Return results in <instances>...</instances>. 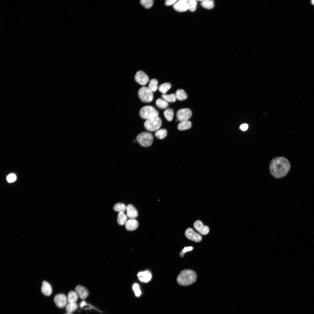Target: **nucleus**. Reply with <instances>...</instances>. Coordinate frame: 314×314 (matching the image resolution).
<instances>
[{"label": "nucleus", "mask_w": 314, "mask_h": 314, "mask_svg": "<svg viewBox=\"0 0 314 314\" xmlns=\"http://www.w3.org/2000/svg\"><path fill=\"white\" fill-rule=\"evenodd\" d=\"M290 164L287 159L283 157H277L271 161L269 168L270 174L277 179L286 176L290 168Z\"/></svg>", "instance_id": "nucleus-1"}, {"label": "nucleus", "mask_w": 314, "mask_h": 314, "mask_svg": "<svg viewBox=\"0 0 314 314\" xmlns=\"http://www.w3.org/2000/svg\"><path fill=\"white\" fill-rule=\"evenodd\" d=\"M197 279V275L193 270H185L182 271L177 278L178 283L180 285L186 286L195 282Z\"/></svg>", "instance_id": "nucleus-2"}, {"label": "nucleus", "mask_w": 314, "mask_h": 314, "mask_svg": "<svg viewBox=\"0 0 314 314\" xmlns=\"http://www.w3.org/2000/svg\"><path fill=\"white\" fill-rule=\"evenodd\" d=\"M136 140L142 146L147 147L150 146L152 144L153 137L151 133L143 132L137 135Z\"/></svg>", "instance_id": "nucleus-3"}, {"label": "nucleus", "mask_w": 314, "mask_h": 314, "mask_svg": "<svg viewBox=\"0 0 314 314\" xmlns=\"http://www.w3.org/2000/svg\"><path fill=\"white\" fill-rule=\"evenodd\" d=\"M161 124V120L157 116L146 120L144 122V126L147 130L154 131L159 129Z\"/></svg>", "instance_id": "nucleus-4"}, {"label": "nucleus", "mask_w": 314, "mask_h": 314, "mask_svg": "<svg viewBox=\"0 0 314 314\" xmlns=\"http://www.w3.org/2000/svg\"><path fill=\"white\" fill-rule=\"evenodd\" d=\"M139 114L142 118L148 119L158 116V112L153 106H146L142 107L140 110Z\"/></svg>", "instance_id": "nucleus-5"}, {"label": "nucleus", "mask_w": 314, "mask_h": 314, "mask_svg": "<svg viewBox=\"0 0 314 314\" xmlns=\"http://www.w3.org/2000/svg\"><path fill=\"white\" fill-rule=\"evenodd\" d=\"M153 92L148 87H142L139 89L138 94L142 101L147 103L152 101L153 99Z\"/></svg>", "instance_id": "nucleus-6"}, {"label": "nucleus", "mask_w": 314, "mask_h": 314, "mask_svg": "<svg viewBox=\"0 0 314 314\" xmlns=\"http://www.w3.org/2000/svg\"><path fill=\"white\" fill-rule=\"evenodd\" d=\"M192 115V112L189 109L184 108L178 110L176 114V117L178 121L181 122L188 120Z\"/></svg>", "instance_id": "nucleus-7"}, {"label": "nucleus", "mask_w": 314, "mask_h": 314, "mask_svg": "<svg viewBox=\"0 0 314 314\" xmlns=\"http://www.w3.org/2000/svg\"><path fill=\"white\" fill-rule=\"evenodd\" d=\"M185 236L188 239L196 242H200L202 240V237L198 233L195 232L191 228L187 229L185 232Z\"/></svg>", "instance_id": "nucleus-8"}, {"label": "nucleus", "mask_w": 314, "mask_h": 314, "mask_svg": "<svg viewBox=\"0 0 314 314\" xmlns=\"http://www.w3.org/2000/svg\"><path fill=\"white\" fill-rule=\"evenodd\" d=\"M53 300L56 306L60 308L65 307L67 304V297L65 295L63 294L56 295Z\"/></svg>", "instance_id": "nucleus-9"}, {"label": "nucleus", "mask_w": 314, "mask_h": 314, "mask_svg": "<svg viewBox=\"0 0 314 314\" xmlns=\"http://www.w3.org/2000/svg\"><path fill=\"white\" fill-rule=\"evenodd\" d=\"M135 79L138 83L142 85L146 84L149 80L148 76L144 72L140 70L136 72Z\"/></svg>", "instance_id": "nucleus-10"}, {"label": "nucleus", "mask_w": 314, "mask_h": 314, "mask_svg": "<svg viewBox=\"0 0 314 314\" xmlns=\"http://www.w3.org/2000/svg\"><path fill=\"white\" fill-rule=\"evenodd\" d=\"M193 226L195 229L202 235H206L209 231L208 227L204 225L200 220H197L195 221L194 223Z\"/></svg>", "instance_id": "nucleus-11"}, {"label": "nucleus", "mask_w": 314, "mask_h": 314, "mask_svg": "<svg viewBox=\"0 0 314 314\" xmlns=\"http://www.w3.org/2000/svg\"><path fill=\"white\" fill-rule=\"evenodd\" d=\"M188 0H181L178 1L173 5V8L176 11L183 12L188 9L187 2Z\"/></svg>", "instance_id": "nucleus-12"}, {"label": "nucleus", "mask_w": 314, "mask_h": 314, "mask_svg": "<svg viewBox=\"0 0 314 314\" xmlns=\"http://www.w3.org/2000/svg\"><path fill=\"white\" fill-rule=\"evenodd\" d=\"M137 276L140 281L143 283H147L151 280L152 274L149 271L147 270L139 272L137 274Z\"/></svg>", "instance_id": "nucleus-13"}, {"label": "nucleus", "mask_w": 314, "mask_h": 314, "mask_svg": "<svg viewBox=\"0 0 314 314\" xmlns=\"http://www.w3.org/2000/svg\"><path fill=\"white\" fill-rule=\"evenodd\" d=\"M75 290L78 296L82 299H86L89 295L87 289L81 286H77L75 288Z\"/></svg>", "instance_id": "nucleus-14"}, {"label": "nucleus", "mask_w": 314, "mask_h": 314, "mask_svg": "<svg viewBox=\"0 0 314 314\" xmlns=\"http://www.w3.org/2000/svg\"><path fill=\"white\" fill-rule=\"evenodd\" d=\"M126 216L130 219H135L138 215L136 209L131 204L128 205L126 207Z\"/></svg>", "instance_id": "nucleus-15"}, {"label": "nucleus", "mask_w": 314, "mask_h": 314, "mask_svg": "<svg viewBox=\"0 0 314 314\" xmlns=\"http://www.w3.org/2000/svg\"><path fill=\"white\" fill-rule=\"evenodd\" d=\"M125 224L126 229L130 231H133L138 227V221L135 219H130L127 221Z\"/></svg>", "instance_id": "nucleus-16"}, {"label": "nucleus", "mask_w": 314, "mask_h": 314, "mask_svg": "<svg viewBox=\"0 0 314 314\" xmlns=\"http://www.w3.org/2000/svg\"><path fill=\"white\" fill-rule=\"evenodd\" d=\"M41 290L42 293L47 296H50L52 292L51 286L48 282L45 281L42 282Z\"/></svg>", "instance_id": "nucleus-17"}, {"label": "nucleus", "mask_w": 314, "mask_h": 314, "mask_svg": "<svg viewBox=\"0 0 314 314\" xmlns=\"http://www.w3.org/2000/svg\"><path fill=\"white\" fill-rule=\"evenodd\" d=\"M192 126L191 122L188 120L180 122L178 124L177 128L180 131H183L189 129Z\"/></svg>", "instance_id": "nucleus-18"}, {"label": "nucleus", "mask_w": 314, "mask_h": 314, "mask_svg": "<svg viewBox=\"0 0 314 314\" xmlns=\"http://www.w3.org/2000/svg\"><path fill=\"white\" fill-rule=\"evenodd\" d=\"M78 296L75 291H71L68 295L67 297L68 303H75L77 301Z\"/></svg>", "instance_id": "nucleus-19"}, {"label": "nucleus", "mask_w": 314, "mask_h": 314, "mask_svg": "<svg viewBox=\"0 0 314 314\" xmlns=\"http://www.w3.org/2000/svg\"><path fill=\"white\" fill-rule=\"evenodd\" d=\"M175 96L176 99L179 101H182L186 99L187 95L185 91L181 89H179L176 92Z\"/></svg>", "instance_id": "nucleus-20"}, {"label": "nucleus", "mask_w": 314, "mask_h": 314, "mask_svg": "<svg viewBox=\"0 0 314 314\" xmlns=\"http://www.w3.org/2000/svg\"><path fill=\"white\" fill-rule=\"evenodd\" d=\"M127 217L124 212L119 213L117 218V222L118 224L121 225H123L125 224L127 220Z\"/></svg>", "instance_id": "nucleus-21"}, {"label": "nucleus", "mask_w": 314, "mask_h": 314, "mask_svg": "<svg viewBox=\"0 0 314 314\" xmlns=\"http://www.w3.org/2000/svg\"><path fill=\"white\" fill-rule=\"evenodd\" d=\"M162 98L168 102H174L175 101L176 98L175 94H162Z\"/></svg>", "instance_id": "nucleus-22"}, {"label": "nucleus", "mask_w": 314, "mask_h": 314, "mask_svg": "<svg viewBox=\"0 0 314 314\" xmlns=\"http://www.w3.org/2000/svg\"><path fill=\"white\" fill-rule=\"evenodd\" d=\"M171 85L169 83H165L160 85L158 88L159 91L163 94H165L170 88Z\"/></svg>", "instance_id": "nucleus-23"}, {"label": "nucleus", "mask_w": 314, "mask_h": 314, "mask_svg": "<svg viewBox=\"0 0 314 314\" xmlns=\"http://www.w3.org/2000/svg\"><path fill=\"white\" fill-rule=\"evenodd\" d=\"M167 132L165 129H159L157 130L155 133V136L158 139H162L165 138L167 136Z\"/></svg>", "instance_id": "nucleus-24"}, {"label": "nucleus", "mask_w": 314, "mask_h": 314, "mask_svg": "<svg viewBox=\"0 0 314 314\" xmlns=\"http://www.w3.org/2000/svg\"><path fill=\"white\" fill-rule=\"evenodd\" d=\"M163 114L167 121H171L172 120L174 116V112L172 109L170 108L166 109L163 112Z\"/></svg>", "instance_id": "nucleus-25"}, {"label": "nucleus", "mask_w": 314, "mask_h": 314, "mask_svg": "<svg viewBox=\"0 0 314 314\" xmlns=\"http://www.w3.org/2000/svg\"><path fill=\"white\" fill-rule=\"evenodd\" d=\"M126 206L124 204L122 203H117L115 204L113 207V210L119 213L124 212L126 210Z\"/></svg>", "instance_id": "nucleus-26"}, {"label": "nucleus", "mask_w": 314, "mask_h": 314, "mask_svg": "<svg viewBox=\"0 0 314 314\" xmlns=\"http://www.w3.org/2000/svg\"><path fill=\"white\" fill-rule=\"evenodd\" d=\"M158 81L154 78L150 80L148 85V88L152 92L156 91L158 88Z\"/></svg>", "instance_id": "nucleus-27"}, {"label": "nucleus", "mask_w": 314, "mask_h": 314, "mask_svg": "<svg viewBox=\"0 0 314 314\" xmlns=\"http://www.w3.org/2000/svg\"><path fill=\"white\" fill-rule=\"evenodd\" d=\"M201 4L204 8L208 9H212L214 6L213 1L211 0H202Z\"/></svg>", "instance_id": "nucleus-28"}, {"label": "nucleus", "mask_w": 314, "mask_h": 314, "mask_svg": "<svg viewBox=\"0 0 314 314\" xmlns=\"http://www.w3.org/2000/svg\"><path fill=\"white\" fill-rule=\"evenodd\" d=\"M156 104L158 107L161 109H165L168 106V103L161 98H158L156 100Z\"/></svg>", "instance_id": "nucleus-29"}, {"label": "nucleus", "mask_w": 314, "mask_h": 314, "mask_svg": "<svg viewBox=\"0 0 314 314\" xmlns=\"http://www.w3.org/2000/svg\"><path fill=\"white\" fill-rule=\"evenodd\" d=\"M77 308L78 305L76 302L69 303L66 305L65 310L67 313H72L75 311Z\"/></svg>", "instance_id": "nucleus-30"}, {"label": "nucleus", "mask_w": 314, "mask_h": 314, "mask_svg": "<svg viewBox=\"0 0 314 314\" xmlns=\"http://www.w3.org/2000/svg\"><path fill=\"white\" fill-rule=\"evenodd\" d=\"M187 3L188 9L190 11L194 12L196 10L197 5V2L196 0H188Z\"/></svg>", "instance_id": "nucleus-31"}, {"label": "nucleus", "mask_w": 314, "mask_h": 314, "mask_svg": "<svg viewBox=\"0 0 314 314\" xmlns=\"http://www.w3.org/2000/svg\"><path fill=\"white\" fill-rule=\"evenodd\" d=\"M140 3L145 8L148 9L152 7L153 1L152 0H141Z\"/></svg>", "instance_id": "nucleus-32"}, {"label": "nucleus", "mask_w": 314, "mask_h": 314, "mask_svg": "<svg viewBox=\"0 0 314 314\" xmlns=\"http://www.w3.org/2000/svg\"><path fill=\"white\" fill-rule=\"evenodd\" d=\"M133 289L135 295L138 297H139L141 294V291L138 283H134L133 286Z\"/></svg>", "instance_id": "nucleus-33"}, {"label": "nucleus", "mask_w": 314, "mask_h": 314, "mask_svg": "<svg viewBox=\"0 0 314 314\" xmlns=\"http://www.w3.org/2000/svg\"><path fill=\"white\" fill-rule=\"evenodd\" d=\"M16 179L15 175L13 174H10L7 176V179L8 182L11 183L15 181Z\"/></svg>", "instance_id": "nucleus-34"}, {"label": "nucleus", "mask_w": 314, "mask_h": 314, "mask_svg": "<svg viewBox=\"0 0 314 314\" xmlns=\"http://www.w3.org/2000/svg\"><path fill=\"white\" fill-rule=\"evenodd\" d=\"M192 249L193 247L191 246L187 247H185L180 252V255L181 257H183L185 253L187 251H191L192 250Z\"/></svg>", "instance_id": "nucleus-35"}, {"label": "nucleus", "mask_w": 314, "mask_h": 314, "mask_svg": "<svg viewBox=\"0 0 314 314\" xmlns=\"http://www.w3.org/2000/svg\"><path fill=\"white\" fill-rule=\"evenodd\" d=\"M178 1L176 0H167L165 1V5L167 6H169L173 4H174Z\"/></svg>", "instance_id": "nucleus-36"}, {"label": "nucleus", "mask_w": 314, "mask_h": 314, "mask_svg": "<svg viewBox=\"0 0 314 314\" xmlns=\"http://www.w3.org/2000/svg\"><path fill=\"white\" fill-rule=\"evenodd\" d=\"M248 127V125L247 124H243L240 125L239 129L243 131H245L247 129Z\"/></svg>", "instance_id": "nucleus-37"}, {"label": "nucleus", "mask_w": 314, "mask_h": 314, "mask_svg": "<svg viewBox=\"0 0 314 314\" xmlns=\"http://www.w3.org/2000/svg\"><path fill=\"white\" fill-rule=\"evenodd\" d=\"M312 3L314 5V0H312L311 1Z\"/></svg>", "instance_id": "nucleus-38"}, {"label": "nucleus", "mask_w": 314, "mask_h": 314, "mask_svg": "<svg viewBox=\"0 0 314 314\" xmlns=\"http://www.w3.org/2000/svg\"><path fill=\"white\" fill-rule=\"evenodd\" d=\"M65 314H72L71 313H67Z\"/></svg>", "instance_id": "nucleus-39"}]
</instances>
